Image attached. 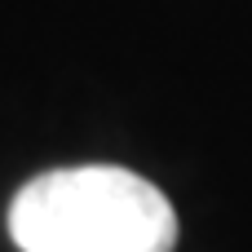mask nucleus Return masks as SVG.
Instances as JSON below:
<instances>
[{
    "mask_svg": "<svg viewBox=\"0 0 252 252\" xmlns=\"http://www.w3.org/2000/svg\"><path fill=\"white\" fill-rule=\"evenodd\" d=\"M9 235L22 252H173L177 213L128 168H58L13 195Z\"/></svg>",
    "mask_w": 252,
    "mask_h": 252,
    "instance_id": "obj_1",
    "label": "nucleus"
}]
</instances>
